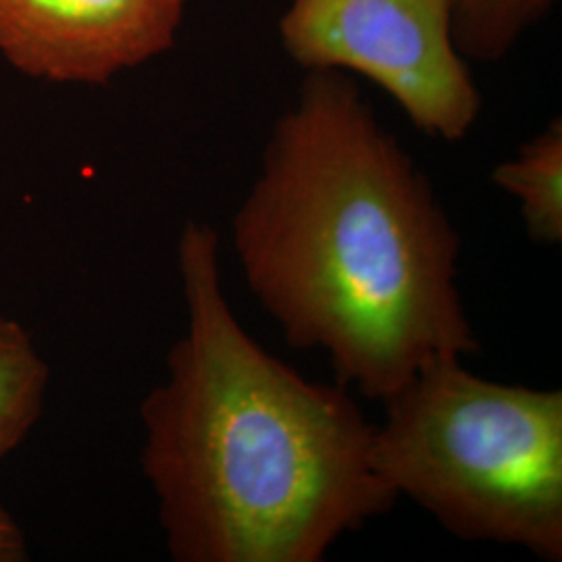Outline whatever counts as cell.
Returning a JSON list of instances; mask_svg holds the SVG:
<instances>
[{
    "label": "cell",
    "instance_id": "obj_1",
    "mask_svg": "<svg viewBox=\"0 0 562 562\" xmlns=\"http://www.w3.org/2000/svg\"><path fill=\"white\" fill-rule=\"evenodd\" d=\"M232 240L283 340L323 350L364 398L385 401L425 367L480 350L457 281L461 236L341 71H304Z\"/></svg>",
    "mask_w": 562,
    "mask_h": 562
},
{
    "label": "cell",
    "instance_id": "obj_2",
    "mask_svg": "<svg viewBox=\"0 0 562 562\" xmlns=\"http://www.w3.org/2000/svg\"><path fill=\"white\" fill-rule=\"evenodd\" d=\"M178 269L188 325L140 406L171 559L325 561L398 503L375 467V423L348 387L302 378L241 327L213 227L183 225Z\"/></svg>",
    "mask_w": 562,
    "mask_h": 562
},
{
    "label": "cell",
    "instance_id": "obj_3",
    "mask_svg": "<svg viewBox=\"0 0 562 562\" xmlns=\"http://www.w3.org/2000/svg\"><path fill=\"white\" fill-rule=\"evenodd\" d=\"M373 459L385 483L467 542L562 561V390L434 362L382 401Z\"/></svg>",
    "mask_w": 562,
    "mask_h": 562
},
{
    "label": "cell",
    "instance_id": "obj_4",
    "mask_svg": "<svg viewBox=\"0 0 562 562\" xmlns=\"http://www.w3.org/2000/svg\"><path fill=\"white\" fill-rule=\"evenodd\" d=\"M285 55L304 71L357 74L431 138H467L482 92L452 34L448 0H290Z\"/></svg>",
    "mask_w": 562,
    "mask_h": 562
},
{
    "label": "cell",
    "instance_id": "obj_5",
    "mask_svg": "<svg viewBox=\"0 0 562 562\" xmlns=\"http://www.w3.org/2000/svg\"><path fill=\"white\" fill-rule=\"evenodd\" d=\"M190 0H0V53L21 74L104 86L171 50Z\"/></svg>",
    "mask_w": 562,
    "mask_h": 562
},
{
    "label": "cell",
    "instance_id": "obj_6",
    "mask_svg": "<svg viewBox=\"0 0 562 562\" xmlns=\"http://www.w3.org/2000/svg\"><path fill=\"white\" fill-rule=\"evenodd\" d=\"M492 181L521 206L522 222L538 244L562 241V121H548L540 134L492 171Z\"/></svg>",
    "mask_w": 562,
    "mask_h": 562
},
{
    "label": "cell",
    "instance_id": "obj_7",
    "mask_svg": "<svg viewBox=\"0 0 562 562\" xmlns=\"http://www.w3.org/2000/svg\"><path fill=\"white\" fill-rule=\"evenodd\" d=\"M48 367L20 323L0 315V461L41 417Z\"/></svg>",
    "mask_w": 562,
    "mask_h": 562
},
{
    "label": "cell",
    "instance_id": "obj_8",
    "mask_svg": "<svg viewBox=\"0 0 562 562\" xmlns=\"http://www.w3.org/2000/svg\"><path fill=\"white\" fill-rule=\"evenodd\" d=\"M454 42L467 60L504 59L559 0H448Z\"/></svg>",
    "mask_w": 562,
    "mask_h": 562
},
{
    "label": "cell",
    "instance_id": "obj_9",
    "mask_svg": "<svg viewBox=\"0 0 562 562\" xmlns=\"http://www.w3.org/2000/svg\"><path fill=\"white\" fill-rule=\"evenodd\" d=\"M25 540L20 525L0 504V562L25 561Z\"/></svg>",
    "mask_w": 562,
    "mask_h": 562
}]
</instances>
